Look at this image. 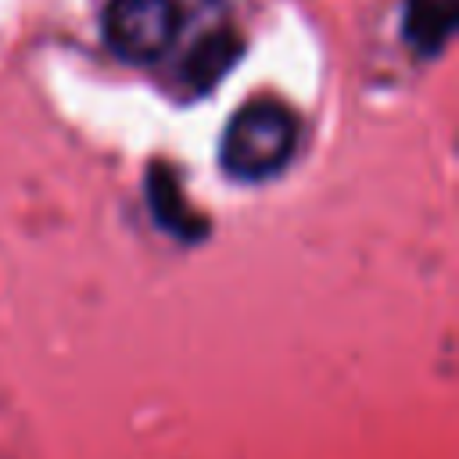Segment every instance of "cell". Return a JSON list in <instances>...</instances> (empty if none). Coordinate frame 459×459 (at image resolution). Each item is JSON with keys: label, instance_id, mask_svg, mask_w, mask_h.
<instances>
[{"label": "cell", "instance_id": "cell-1", "mask_svg": "<svg viewBox=\"0 0 459 459\" xmlns=\"http://www.w3.org/2000/svg\"><path fill=\"white\" fill-rule=\"evenodd\" d=\"M298 115L280 100H247L226 126L222 165L237 179L276 176L298 147Z\"/></svg>", "mask_w": 459, "mask_h": 459}, {"label": "cell", "instance_id": "cell-2", "mask_svg": "<svg viewBox=\"0 0 459 459\" xmlns=\"http://www.w3.org/2000/svg\"><path fill=\"white\" fill-rule=\"evenodd\" d=\"M179 32V7L172 0H111L104 11V39L122 61H158Z\"/></svg>", "mask_w": 459, "mask_h": 459}, {"label": "cell", "instance_id": "cell-3", "mask_svg": "<svg viewBox=\"0 0 459 459\" xmlns=\"http://www.w3.org/2000/svg\"><path fill=\"white\" fill-rule=\"evenodd\" d=\"M459 22V0H405L402 29L420 54H437Z\"/></svg>", "mask_w": 459, "mask_h": 459}, {"label": "cell", "instance_id": "cell-4", "mask_svg": "<svg viewBox=\"0 0 459 459\" xmlns=\"http://www.w3.org/2000/svg\"><path fill=\"white\" fill-rule=\"evenodd\" d=\"M240 54V36L230 29H212L208 36H201L194 43V50L183 61V75L194 90H208L222 79V72H230V65Z\"/></svg>", "mask_w": 459, "mask_h": 459}]
</instances>
